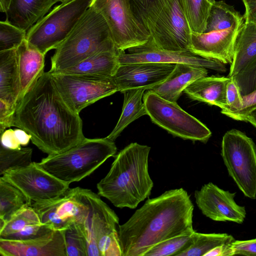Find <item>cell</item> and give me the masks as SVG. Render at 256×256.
I'll return each mask as SVG.
<instances>
[{
    "mask_svg": "<svg viewBox=\"0 0 256 256\" xmlns=\"http://www.w3.org/2000/svg\"><path fill=\"white\" fill-rule=\"evenodd\" d=\"M215 0H180L182 7L192 32L204 33Z\"/></svg>",
    "mask_w": 256,
    "mask_h": 256,
    "instance_id": "obj_31",
    "label": "cell"
},
{
    "mask_svg": "<svg viewBox=\"0 0 256 256\" xmlns=\"http://www.w3.org/2000/svg\"><path fill=\"white\" fill-rule=\"evenodd\" d=\"M16 49L0 51V101L14 109L20 91Z\"/></svg>",
    "mask_w": 256,
    "mask_h": 256,
    "instance_id": "obj_25",
    "label": "cell"
},
{
    "mask_svg": "<svg viewBox=\"0 0 256 256\" xmlns=\"http://www.w3.org/2000/svg\"><path fill=\"white\" fill-rule=\"evenodd\" d=\"M236 192H230L212 182L204 184L196 190V202L204 215L218 222H232L242 224L246 216L244 206L234 200Z\"/></svg>",
    "mask_w": 256,
    "mask_h": 256,
    "instance_id": "obj_16",
    "label": "cell"
},
{
    "mask_svg": "<svg viewBox=\"0 0 256 256\" xmlns=\"http://www.w3.org/2000/svg\"><path fill=\"white\" fill-rule=\"evenodd\" d=\"M26 31L6 20L0 22V51L16 49L26 39Z\"/></svg>",
    "mask_w": 256,
    "mask_h": 256,
    "instance_id": "obj_37",
    "label": "cell"
},
{
    "mask_svg": "<svg viewBox=\"0 0 256 256\" xmlns=\"http://www.w3.org/2000/svg\"><path fill=\"white\" fill-rule=\"evenodd\" d=\"M256 58V24L244 22L238 34L228 77L232 78Z\"/></svg>",
    "mask_w": 256,
    "mask_h": 256,
    "instance_id": "obj_27",
    "label": "cell"
},
{
    "mask_svg": "<svg viewBox=\"0 0 256 256\" xmlns=\"http://www.w3.org/2000/svg\"><path fill=\"white\" fill-rule=\"evenodd\" d=\"M92 0H70L54 7L26 32L28 43L46 55L66 39Z\"/></svg>",
    "mask_w": 256,
    "mask_h": 256,
    "instance_id": "obj_6",
    "label": "cell"
},
{
    "mask_svg": "<svg viewBox=\"0 0 256 256\" xmlns=\"http://www.w3.org/2000/svg\"><path fill=\"white\" fill-rule=\"evenodd\" d=\"M176 64L152 62L120 64L112 78L121 92L138 88L149 90L163 82Z\"/></svg>",
    "mask_w": 256,
    "mask_h": 256,
    "instance_id": "obj_18",
    "label": "cell"
},
{
    "mask_svg": "<svg viewBox=\"0 0 256 256\" xmlns=\"http://www.w3.org/2000/svg\"><path fill=\"white\" fill-rule=\"evenodd\" d=\"M192 32L180 0H170L150 28L149 40L160 48L190 50Z\"/></svg>",
    "mask_w": 256,
    "mask_h": 256,
    "instance_id": "obj_13",
    "label": "cell"
},
{
    "mask_svg": "<svg viewBox=\"0 0 256 256\" xmlns=\"http://www.w3.org/2000/svg\"><path fill=\"white\" fill-rule=\"evenodd\" d=\"M64 234L66 256H88L86 238L81 222H72Z\"/></svg>",
    "mask_w": 256,
    "mask_h": 256,
    "instance_id": "obj_35",
    "label": "cell"
},
{
    "mask_svg": "<svg viewBox=\"0 0 256 256\" xmlns=\"http://www.w3.org/2000/svg\"><path fill=\"white\" fill-rule=\"evenodd\" d=\"M15 109L0 101V134L7 128L13 126V120Z\"/></svg>",
    "mask_w": 256,
    "mask_h": 256,
    "instance_id": "obj_42",
    "label": "cell"
},
{
    "mask_svg": "<svg viewBox=\"0 0 256 256\" xmlns=\"http://www.w3.org/2000/svg\"><path fill=\"white\" fill-rule=\"evenodd\" d=\"M0 135L1 144L4 146L12 150H19L22 148L14 130H6Z\"/></svg>",
    "mask_w": 256,
    "mask_h": 256,
    "instance_id": "obj_43",
    "label": "cell"
},
{
    "mask_svg": "<svg viewBox=\"0 0 256 256\" xmlns=\"http://www.w3.org/2000/svg\"><path fill=\"white\" fill-rule=\"evenodd\" d=\"M246 122H250L256 128V109L248 115L246 119Z\"/></svg>",
    "mask_w": 256,
    "mask_h": 256,
    "instance_id": "obj_47",
    "label": "cell"
},
{
    "mask_svg": "<svg viewBox=\"0 0 256 256\" xmlns=\"http://www.w3.org/2000/svg\"><path fill=\"white\" fill-rule=\"evenodd\" d=\"M16 52L20 83L18 104L44 72L45 55L30 45L26 39Z\"/></svg>",
    "mask_w": 256,
    "mask_h": 256,
    "instance_id": "obj_23",
    "label": "cell"
},
{
    "mask_svg": "<svg viewBox=\"0 0 256 256\" xmlns=\"http://www.w3.org/2000/svg\"><path fill=\"white\" fill-rule=\"evenodd\" d=\"M82 201L87 207L81 222L86 235L88 256H100L98 246L109 237L118 234L119 218L115 212L90 190L78 187Z\"/></svg>",
    "mask_w": 256,
    "mask_h": 256,
    "instance_id": "obj_11",
    "label": "cell"
},
{
    "mask_svg": "<svg viewBox=\"0 0 256 256\" xmlns=\"http://www.w3.org/2000/svg\"><path fill=\"white\" fill-rule=\"evenodd\" d=\"M0 254L2 256H66L64 230H52L26 240L0 238Z\"/></svg>",
    "mask_w": 256,
    "mask_h": 256,
    "instance_id": "obj_19",
    "label": "cell"
},
{
    "mask_svg": "<svg viewBox=\"0 0 256 256\" xmlns=\"http://www.w3.org/2000/svg\"><path fill=\"white\" fill-rule=\"evenodd\" d=\"M221 155L229 176L245 196L256 199V145L238 130L226 132Z\"/></svg>",
    "mask_w": 256,
    "mask_h": 256,
    "instance_id": "obj_7",
    "label": "cell"
},
{
    "mask_svg": "<svg viewBox=\"0 0 256 256\" xmlns=\"http://www.w3.org/2000/svg\"><path fill=\"white\" fill-rule=\"evenodd\" d=\"M120 52L116 50L96 52L60 72L112 78L120 64L118 58Z\"/></svg>",
    "mask_w": 256,
    "mask_h": 256,
    "instance_id": "obj_26",
    "label": "cell"
},
{
    "mask_svg": "<svg viewBox=\"0 0 256 256\" xmlns=\"http://www.w3.org/2000/svg\"><path fill=\"white\" fill-rule=\"evenodd\" d=\"M13 126L28 132L32 142L48 155L65 152L86 138L79 114L63 100L48 72L17 104Z\"/></svg>",
    "mask_w": 256,
    "mask_h": 256,
    "instance_id": "obj_1",
    "label": "cell"
},
{
    "mask_svg": "<svg viewBox=\"0 0 256 256\" xmlns=\"http://www.w3.org/2000/svg\"><path fill=\"white\" fill-rule=\"evenodd\" d=\"M192 244L178 256H204L214 248L224 244H230L235 239L230 234H203L196 232Z\"/></svg>",
    "mask_w": 256,
    "mask_h": 256,
    "instance_id": "obj_32",
    "label": "cell"
},
{
    "mask_svg": "<svg viewBox=\"0 0 256 256\" xmlns=\"http://www.w3.org/2000/svg\"><path fill=\"white\" fill-rule=\"evenodd\" d=\"M244 20L234 8L224 1H216L212 4L207 20L204 32L226 30L234 24Z\"/></svg>",
    "mask_w": 256,
    "mask_h": 256,
    "instance_id": "obj_30",
    "label": "cell"
},
{
    "mask_svg": "<svg viewBox=\"0 0 256 256\" xmlns=\"http://www.w3.org/2000/svg\"><path fill=\"white\" fill-rule=\"evenodd\" d=\"M194 208L182 188L148 200L128 221L118 226L122 256H144L162 241L194 232Z\"/></svg>",
    "mask_w": 256,
    "mask_h": 256,
    "instance_id": "obj_2",
    "label": "cell"
},
{
    "mask_svg": "<svg viewBox=\"0 0 256 256\" xmlns=\"http://www.w3.org/2000/svg\"><path fill=\"white\" fill-rule=\"evenodd\" d=\"M116 50L106 20L90 6L56 49L49 72H62L96 52Z\"/></svg>",
    "mask_w": 256,
    "mask_h": 256,
    "instance_id": "obj_4",
    "label": "cell"
},
{
    "mask_svg": "<svg viewBox=\"0 0 256 256\" xmlns=\"http://www.w3.org/2000/svg\"><path fill=\"white\" fill-rule=\"evenodd\" d=\"M194 232L178 236L162 241L150 248L144 256H178L192 244Z\"/></svg>",
    "mask_w": 256,
    "mask_h": 256,
    "instance_id": "obj_34",
    "label": "cell"
},
{
    "mask_svg": "<svg viewBox=\"0 0 256 256\" xmlns=\"http://www.w3.org/2000/svg\"><path fill=\"white\" fill-rule=\"evenodd\" d=\"M50 73L63 100L72 110L78 114L86 106L118 91L113 78L62 72Z\"/></svg>",
    "mask_w": 256,
    "mask_h": 256,
    "instance_id": "obj_10",
    "label": "cell"
},
{
    "mask_svg": "<svg viewBox=\"0 0 256 256\" xmlns=\"http://www.w3.org/2000/svg\"><path fill=\"white\" fill-rule=\"evenodd\" d=\"M143 100L152 121L172 135L184 140L206 142L212 136L207 126L176 103L163 98L150 90Z\"/></svg>",
    "mask_w": 256,
    "mask_h": 256,
    "instance_id": "obj_8",
    "label": "cell"
},
{
    "mask_svg": "<svg viewBox=\"0 0 256 256\" xmlns=\"http://www.w3.org/2000/svg\"><path fill=\"white\" fill-rule=\"evenodd\" d=\"M14 131L20 144L23 146L28 145L30 140H31V136L20 128L14 129Z\"/></svg>",
    "mask_w": 256,
    "mask_h": 256,
    "instance_id": "obj_46",
    "label": "cell"
},
{
    "mask_svg": "<svg viewBox=\"0 0 256 256\" xmlns=\"http://www.w3.org/2000/svg\"><path fill=\"white\" fill-rule=\"evenodd\" d=\"M42 224L31 206L23 208L6 222H0V238L22 240L37 238L51 232Z\"/></svg>",
    "mask_w": 256,
    "mask_h": 256,
    "instance_id": "obj_20",
    "label": "cell"
},
{
    "mask_svg": "<svg viewBox=\"0 0 256 256\" xmlns=\"http://www.w3.org/2000/svg\"><path fill=\"white\" fill-rule=\"evenodd\" d=\"M1 176L19 189L32 202L53 200L70 188L69 184L56 178L36 162L8 170Z\"/></svg>",
    "mask_w": 256,
    "mask_h": 256,
    "instance_id": "obj_12",
    "label": "cell"
},
{
    "mask_svg": "<svg viewBox=\"0 0 256 256\" xmlns=\"http://www.w3.org/2000/svg\"><path fill=\"white\" fill-rule=\"evenodd\" d=\"M226 106L221 111H236L241 108L242 104V96L240 88L232 78H230L226 85Z\"/></svg>",
    "mask_w": 256,
    "mask_h": 256,
    "instance_id": "obj_40",
    "label": "cell"
},
{
    "mask_svg": "<svg viewBox=\"0 0 256 256\" xmlns=\"http://www.w3.org/2000/svg\"><path fill=\"white\" fill-rule=\"evenodd\" d=\"M246 11L244 15L246 22L256 24V0H242Z\"/></svg>",
    "mask_w": 256,
    "mask_h": 256,
    "instance_id": "obj_44",
    "label": "cell"
},
{
    "mask_svg": "<svg viewBox=\"0 0 256 256\" xmlns=\"http://www.w3.org/2000/svg\"><path fill=\"white\" fill-rule=\"evenodd\" d=\"M232 78L237 84L242 96L256 89V58L244 70Z\"/></svg>",
    "mask_w": 256,
    "mask_h": 256,
    "instance_id": "obj_38",
    "label": "cell"
},
{
    "mask_svg": "<svg viewBox=\"0 0 256 256\" xmlns=\"http://www.w3.org/2000/svg\"><path fill=\"white\" fill-rule=\"evenodd\" d=\"M58 0H0L6 20L26 31L44 16Z\"/></svg>",
    "mask_w": 256,
    "mask_h": 256,
    "instance_id": "obj_21",
    "label": "cell"
},
{
    "mask_svg": "<svg viewBox=\"0 0 256 256\" xmlns=\"http://www.w3.org/2000/svg\"><path fill=\"white\" fill-rule=\"evenodd\" d=\"M117 150L112 141L106 137L85 138L62 153L48 155L38 162L44 170L60 180L70 184L92 173Z\"/></svg>",
    "mask_w": 256,
    "mask_h": 256,
    "instance_id": "obj_5",
    "label": "cell"
},
{
    "mask_svg": "<svg viewBox=\"0 0 256 256\" xmlns=\"http://www.w3.org/2000/svg\"><path fill=\"white\" fill-rule=\"evenodd\" d=\"M244 20L229 28L202 34L192 32L190 50L202 57L231 64L238 34Z\"/></svg>",
    "mask_w": 256,
    "mask_h": 256,
    "instance_id": "obj_17",
    "label": "cell"
},
{
    "mask_svg": "<svg viewBox=\"0 0 256 256\" xmlns=\"http://www.w3.org/2000/svg\"><path fill=\"white\" fill-rule=\"evenodd\" d=\"M31 206L41 222L54 230H64L74 222H82L87 212V207L80 198L78 187L69 188L53 200L32 202Z\"/></svg>",
    "mask_w": 256,
    "mask_h": 256,
    "instance_id": "obj_15",
    "label": "cell"
},
{
    "mask_svg": "<svg viewBox=\"0 0 256 256\" xmlns=\"http://www.w3.org/2000/svg\"><path fill=\"white\" fill-rule=\"evenodd\" d=\"M241 108L234 112L221 111V113L236 120L244 121L248 115L256 109V89L249 94L242 96Z\"/></svg>",
    "mask_w": 256,
    "mask_h": 256,
    "instance_id": "obj_39",
    "label": "cell"
},
{
    "mask_svg": "<svg viewBox=\"0 0 256 256\" xmlns=\"http://www.w3.org/2000/svg\"><path fill=\"white\" fill-rule=\"evenodd\" d=\"M231 244L217 246L208 252L204 256H232Z\"/></svg>",
    "mask_w": 256,
    "mask_h": 256,
    "instance_id": "obj_45",
    "label": "cell"
},
{
    "mask_svg": "<svg viewBox=\"0 0 256 256\" xmlns=\"http://www.w3.org/2000/svg\"><path fill=\"white\" fill-rule=\"evenodd\" d=\"M207 68L186 64H176L167 78L149 90L168 100L176 102L182 92L196 80L206 76Z\"/></svg>",
    "mask_w": 256,
    "mask_h": 256,
    "instance_id": "obj_22",
    "label": "cell"
},
{
    "mask_svg": "<svg viewBox=\"0 0 256 256\" xmlns=\"http://www.w3.org/2000/svg\"><path fill=\"white\" fill-rule=\"evenodd\" d=\"M32 149L30 148L19 150L8 148L1 144L0 148V174L6 171L26 166L32 162Z\"/></svg>",
    "mask_w": 256,
    "mask_h": 256,
    "instance_id": "obj_36",
    "label": "cell"
},
{
    "mask_svg": "<svg viewBox=\"0 0 256 256\" xmlns=\"http://www.w3.org/2000/svg\"><path fill=\"white\" fill-rule=\"evenodd\" d=\"M230 78L212 76L200 78L184 90L192 100L224 109L226 105V88Z\"/></svg>",
    "mask_w": 256,
    "mask_h": 256,
    "instance_id": "obj_24",
    "label": "cell"
},
{
    "mask_svg": "<svg viewBox=\"0 0 256 256\" xmlns=\"http://www.w3.org/2000/svg\"><path fill=\"white\" fill-rule=\"evenodd\" d=\"M106 20L116 48L124 52L146 43L150 34L133 12L130 0H92Z\"/></svg>",
    "mask_w": 256,
    "mask_h": 256,
    "instance_id": "obj_9",
    "label": "cell"
},
{
    "mask_svg": "<svg viewBox=\"0 0 256 256\" xmlns=\"http://www.w3.org/2000/svg\"><path fill=\"white\" fill-rule=\"evenodd\" d=\"M32 202L17 188L0 178V222H5Z\"/></svg>",
    "mask_w": 256,
    "mask_h": 256,
    "instance_id": "obj_29",
    "label": "cell"
},
{
    "mask_svg": "<svg viewBox=\"0 0 256 256\" xmlns=\"http://www.w3.org/2000/svg\"><path fill=\"white\" fill-rule=\"evenodd\" d=\"M170 0H130L135 16L149 32L156 18Z\"/></svg>",
    "mask_w": 256,
    "mask_h": 256,
    "instance_id": "obj_33",
    "label": "cell"
},
{
    "mask_svg": "<svg viewBox=\"0 0 256 256\" xmlns=\"http://www.w3.org/2000/svg\"><path fill=\"white\" fill-rule=\"evenodd\" d=\"M145 88H138L126 90L124 104L120 118L112 132L106 138L112 141L120 136L130 123L142 116L147 114L143 96Z\"/></svg>",
    "mask_w": 256,
    "mask_h": 256,
    "instance_id": "obj_28",
    "label": "cell"
},
{
    "mask_svg": "<svg viewBox=\"0 0 256 256\" xmlns=\"http://www.w3.org/2000/svg\"><path fill=\"white\" fill-rule=\"evenodd\" d=\"M150 147L132 142L115 156L107 174L97 184L98 194L118 208H135L150 194Z\"/></svg>",
    "mask_w": 256,
    "mask_h": 256,
    "instance_id": "obj_3",
    "label": "cell"
},
{
    "mask_svg": "<svg viewBox=\"0 0 256 256\" xmlns=\"http://www.w3.org/2000/svg\"><path fill=\"white\" fill-rule=\"evenodd\" d=\"M118 58L120 64H186L222 72L226 71L224 64L218 61L202 57L190 50L174 51L160 48L150 40L143 45L128 49V52H120Z\"/></svg>",
    "mask_w": 256,
    "mask_h": 256,
    "instance_id": "obj_14",
    "label": "cell"
},
{
    "mask_svg": "<svg viewBox=\"0 0 256 256\" xmlns=\"http://www.w3.org/2000/svg\"><path fill=\"white\" fill-rule=\"evenodd\" d=\"M70 0H58V2H60L62 3L65 2Z\"/></svg>",
    "mask_w": 256,
    "mask_h": 256,
    "instance_id": "obj_48",
    "label": "cell"
},
{
    "mask_svg": "<svg viewBox=\"0 0 256 256\" xmlns=\"http://www.w3.org/2000/svg\"><path fill=\"white\" fill-rule=\"evenodd\" d=\"M233 255L256 256V238L246 240H235L231 244Z\"/></svg>",
    "mask_w": 256,
    "mask_h": 256,
    "instance_id": "obj_41",
    "label": "cell"
}]
</instances>
